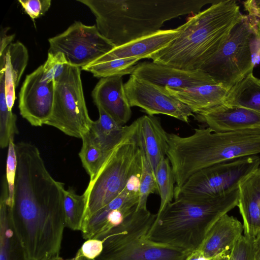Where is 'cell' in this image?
Here are the masks:
<instances>
[{"label":"cell","instance_id":"obj_8","mask_svg":"<svg viewBox=\"0 0 260 260\" xmlns=\"http://www.w3.org/2000/svg\"><path fill=\"white\" fill-rule=\"evenodd\" d=\"M242 15L227 41L200 70L208 74L228 90L252 73L253 49L259 45L258 24Z\"/></svg>","mask_w":260,"mask_h":260},{"label":"cell","instance_id":"obj_25","mask_svg":"<svg viewBox=\"0 0 260 260\" xmlns=\"http://www.w3.org/2000/svg\"><path fill=\"white\" fill-rule=\"evenodd\" d=\"M99 118L93 121L89 133L105 152L112 150L122 137L125 126L116 122L102 108L98 107Z\"/></svg>","mask_w":260,"mask_h":260},{"label":"cell","instance_id":"obj_12","mask_svg":"<svg viewBox=\"0 0 260 260\" xmlns=\"http://www.w3.org/2000/svg\"><path fill=\"white\" fill-rule=\"evenodd\" d=\"M131 107H138L149 115L164 114L186 123L194 116L192 110L165 87L131 75L124 84Z\"/></svg>","mask_w":260,"mask_h":260},{"label":"cell","instance_id":"obj_23","mask_svg":"<svg viewBox=\"0 0 260 260\" xmlns=\"http://www.w3.org/2000/svg\"><path fill=\"white\" fill-rule=\"evenodd\" d=\"M0 67L5 70V86L8 108L12 111L16 99L15 88L27 66L28 59L26 47L19 41L10 44L0 53Z\"/></svg>","mask_w":260,"mask_h":260},{"label":"cell","instance_id":"obj_35","mask_svg":"<svg viewBox=\"0 0 260 260\" xmlns=\"http://www.w3.org/2000/svg\"><path fill=\"white\" fill-rule=\"evenodd\" d=\"M25 12L34 20L43 15L50 8L51 0H19Z\"/></svg>","mask_w":260,"mask_h":260},{"label":"cell","instance_id":"obj_19","mask_svg":"<svg viewBox=\"0 0 260 260\" xmlns=\"http://www.w3.org/2000/svg\"><path fill=\"white\" fill-rule=\"evenodd\" d=\"M0 260H30L14 225L5 176L2 181L0 197Z\"/></svg>","mask_w":260,"mask_h":260},{"label":"cell","instance_id":"obj_9","mask_svg":"<svg viewBox=\"0 0 260 260\" xmlns=\"http://www.w3.org/2000/svg\"><path fill=\"white\" fill-rule=\"evenodd\" d=\"M79 67L68 64L54 81L52 113L45 124L64 134L81 138L92 125L84 99Z\"/></svg>","mask_w":260,"mask_h":260},{"label":"cell","instance_id":"obj_41","mask_svg":"<svg viewBox=\"0 0 260 260\" xmlns=\"http://www.w3.org/2000/svg\"><path fill=\"white\" fill-rule=\"evenodd\" d=\"M43 260H74V258H70V259H63L62 257H60L59 255H58V256H52V257L47 258L46 259H43Z\"/></svg>","mask_w":260,"mask_h":260},{"label":"cell","instance_id":"obj_20","mask_svg":"<svg viewBox=\"0 0 260 260\" xmlns=\"http://www.w3.org/2000/svg\"><path fill=\"white\" fill-rule=\"evenodd\" d=\"M237 206L243 221L244 235L254 237L260 232V171L252 172L239 184Z\"/></svg>","mask_w":260,"mask_h":260},{"label":"cell","instance_id":"obj_40","mask_svg":"<svg viewBox=\"0 0 260 260\" xmlns=\"http://www.w3.org/2000/svg\"><path fill=\"white\" fill-rule=\"evenodd\" d=\"M74 260H87V258L83 256L80 251L78 250L75 257L74 258Z\"/></svg>","mask_w":260,"mask_h":260},{"label":"cell","instance_id":"obj_26","mask_svg":"<svg viewBox=\"0 0 260 260\" xmlns=\"http://www.w3.org/2000/svg\"><path fill=\"white\" fill-rule=\"evenodd\" d=\"M86 209V199L84 193L79 195L72 188L65 189L63 210L66 227L81 231Z\"/></svg>","mask_w":260,"mask_h":260},{"label":"cell","instance_id":"obj_16","mask_svg":"<svg viewBox=\"0 0 260 260\" xmlns=\"http://www.w3.org/2000/svg\"><path fill=\"white\" fill-rule=\"evenodd\" d=\"M92 97L97 108H102L119 124L123 126L130 119L131 107L121 76L101 78L92 91Z\"/></svg>","mask_w":260,"mask_h":260},{"label":"cell","instance_id":"obj_17","mask_svg":"<svg viewBox=\"0 0 260 260\" xmlns=\"http://www.w3.org/2000/svg\"><path fill=\"white\" fill-rule=\"evenodd\" d=\"M243 231V225L236 218L224 214L212 226L198 249L205 257L215 260L230 252Z\"/></svg>","mask_w":260,"mask_h":260},{"label":"cell","instance_id":"obj_6","mask_svg":"<svg viewBox=\"0 0 260 260\" xmlns=\"http://www.w3.org/2000/svg\"><path fill=\"white\" fill-rule=\"evenodd\" d=\"M141 148L136 119L125 126L120 140L95 177L90 180L84 192L86 199L84 221L119 196L132 177L140 175Z\"/></svg>","mask_w":260,"mask_h":260},{"label":"cell","instance_id":"obj_36","mask_svg":"<svg viewBox=\"0 0 260 260\" xmlns=\"http://www.w3.org/2000/svg\"><path fill=\"white\" fill-rule=\"evenodd\" d=\"M103 241L101 239H89L83 243L79 250L86 258L95 259L103 251Z\"/></svg>","mask_w":260,"mask_h":260},{"label":"cell","instance_id":"obj_43","mask_svg":"<svg viewBox=\"0 0 260 260\" xmlns=\"http://www.w3.org/2000/svg\"><path fill=\"white\" fill-rule=\"evenodd\" d=\"M258 38L260 43V21L258 24Z\"/></svg>","mask_w":260,"mask_h":260},{"label":"cell","instance_id":"obj_30","mask_svg":"<svg viewBox=\"0 0 260 260\" xmlns=\"http://www.w3.org/2000/svg\"><path fill=\"white\" fill-rule=\"evenodd\" d=\"M155 176L160 198L158 211L160 212L174 198L175 180L171 164L167 157L162 159L158 164Z\"/></svg>","mask_w":260,"mask_h":260},{"label":"cell","instance_id":"obj_33","mask_svg":"<svg viewBox=\"0 0 260 260\" xmlns=\"http://www.w3.org/2000/svg\"><path fill=\"white\" fill-rule=\"evenodd\" d=\"M17 167V159L14 139L10 140L6 161L5 177L8 187V203L11 206L14 199L15 181Z\"/></svg>","mask_w":260,"mask_h":260},{"label":"cell","instance_id":"obj_5","mask_svg":"<svg viewBox=\"0 0 260 260\" xmlns=\"http://www.w3.org/2000/svg\"><path fill=\"white\" fill-rule=\"evenodd\" d=\"M260 153V131L216 133L194 129L189 136L168 134L167 156L174 173L175 190L193 174L215 164Z\"/></svg>","mask_w":260,"mask_h":260},{"label":"cell","instance_id":"obj_4","mask_svg":"<svg viewBox=\"0 0 260 260\" xmlns=\"http://www.w3.org/2000/svg\"><path fill=\"white\" fill-rule=\"evenodd\" d=\"M239 196L238 187L217 197H178L157 212L146 237L191 253L214 223L237 206Z\"/></svg>","mask_w":260,"mask_h":260},{"label":"cell","instance_id":"obj_45","mask_svg":"<svg viewBox=\"0 0 260 260\" xmlns=\"http://www.w3.org/2000/svg\"><path fill=\"white\" fill-rule=\"evenodd\" d=\"M87 260H95V259H87Z\"/></svg>","mask_w":260,"mask_h":260},{"label":"cell","instance_id":"obj_31","mask_svg":"<svg viewBox=\"0 0 260 260\" xmlns=\"http://www.w3.org/2000/svg\"><path fill=\"white\" fill-rule=\"evenodd\" d=\"M156 191H158V186L155 176L147 159L142 142L139 201L136 209L147 208V201L149 196Z\"/></svg>","mask_w":260,"mask_h":260},{"label":"cell","instance_id":"obj_27","mask_svg":"<svg viewBox=\"0 0 260 260\" xmlns=\"http://www.w3.org/2000/svg\"><path fill=\"white\" fill-rule=\"evenodd\" d=\"M82 145L79 152L83 167L93 179L103 166L110 152H105L93 141L89 132L81 138Z\"/></svg>","mask_w":260,"mask_h":260},{"label":"cell","instance_id":"obj_39","mask_svg":"<svg viewBox=\"0 0 260 260\" xmlns=\"http://www.w3.org/2000/svg\"><path fill=\"white\" fill-rule=\"evenodd\" d=\"M252 260H260V232L252 240Z\"/></svg>","mask_w":260,"mask_h":260},{"label":"cell","instance_id":"obj_29","mask_svg":"<svg viewBox=\"0 0 260 260\" xmlns=\"http://www.w3.org/2000/svg\"><path fill=\"white\" fill-rule=\"evenodd\" d=\"M0 146L8 147L10 140L18 133L16 125L17 117L8 108L5 86V70L0 68Z\"/></svg>","mask_w":260,"mask_h":260},{"label":"cell","instance_id":"obj_13","mask_svg":"<svg viewBox=\"0 0 260 260\" xmlns=\"http://www.w3.org/2000/svg\"><path fill=\"white\" fill-rule=\"evenodd\" d=\"M43 74L42 64L26 76L19 94L20 114L35 126L45 124L53 105L54 81L43 80Z\"/></svg>","mask_w":260,"mask_h":260},{"label":"cell","instance_id":"obj_11","mask_svg":"<svg viewBox=\"0 0 260 260\" xmlns=\"http://www.w3.org/2000/svg\"><path fill=\"white\" fill-rule=\"evenodd\" d=\"M48 42V52L62 53L69 64L81 69L115 47L100 33L96 25H86L80 21H75Z\"/></svg>","mask_w":260,"mask_h":260},{"label":"cell","instance_id":"obj_44","mask_svg":"<svg viewBox=\"0 0 260 260\" xmlns=\"http://www.w3.org/2000/svg\"><path fill=\"white\" fill-rule=\"evenodd\" d=\"M258 170L260 171V163H259V167H258Z\"/></svg>","mask_w":260,"mask_h":260},{"label":"cell","instance_id":"obj_24","mask_svg":"<svg viewBox=\"0 0 260 260\" xmlns=\"http://www.w3.org/2000/svg\"><path fill=\"white\" fill-rule=\"evenodd\" d=\"M260 113V79L251 73L228 92L224 104Z\"/></svg>","mask_w":260,"mask_h":260},{"label":"cell","instance_id":"obj_18","mask_svg":"<svg viewBox=\"0 0 260 260\" xmlns=\"http://www.w3.org/2000/svg\"><path fill=\"white\" fill-rule=\"evenodd\" d=\"M178 27L160 29L150 35L133 41L112 50L95 60L103 61L125 58H148L166 47L176 37Z\"/></svg>","mask_w":260,"mask_h":260},{"label":"cell","instance_id":"obj_15","mask_svg":"<svg viewBox=\"0 0 260 260\" xmlns=\"http://www.w3.org/2000/svg\"><path fill=\"white\" fill-rule=\"evenodd\" d=\"M196 115L214 132L260 131V113L242 107L221 104Z\"/></svg>","mask_w":260,"mask_h":260},{"label":"cell","instance_id":"obj_10","mask_svg":"<svg viewBox=\"0 0 260 260\" xmlns=\"http://www.w3.org/2000/svg\"><path fill=\"white\" fill-rule=\"evenodd\" d=\"M260 156H243L213 165L191 176L174 199L182 196L217 197L239 187L240 182L258 169Z\"/></svg>","mask_w":260,"mask_h":260},{"label":"cell","instance_id":"obj_14","mask_svg":"<svg viewBox=\"0 0 260 260\" xmlns=\"http://www.w3.org/2000/svg\"><path fill=\"white\" fill-rule=\"evenodd\" d=\"M131 75L156 85L174 89L217 83L201 70H184L153 61L135 65Z\"/></svg>","mask_w":260,"mask_h":260},{"label":"cell","instance_id":"obj_1","mask_svg":"<svg viewBox=\"0 0 260 260\" xmlns=\"http://www.w3.org/2000/svg\"><path fill=\"white\" fill-rule=\"evenodd\" d=\"M17 167L11 207L15 229L30 260L59 255L65 226L64 184L47 170L36 146L15 144Z\"/></svg>","mask_w":260,"mask_h":260},{"label":"cell","instance_id":"obj_7","mask_svg":"<svg viewBox=\"0 0 260 260\" xmlns=\"http://www.w3.org/2000/svg\"><path fill=\"white\" fill-rule=\"evenodd\" d=\"M156 214L136 209L119 225L99 239L103 250L95 260H185L191 253L147 238Z\"/></svg>","mask_w":260,"mask_h":260},{"label":"cell","instance_id":"obj_32","mask_svg":"<svg viewBox=\"0 0 260 260\" xmlns=\"http://www.w3.org/2000/svg\"><path fill=\"white\" fill-rule=\"evenodd\" d=\"M68 64L64 55L61 52L48 53L47 59L43 64V80L51 82L57 80L62 74Z\"/></svg>","mask_w":260,"mask_h":260},{"label":"cell","instance_id":"obj_42","mask_svg":"<svg viewBox=\"0 0 260 260\" xmlns=\"http://www.w3.org/2000/svg\"><path fill=\"white\" fill-rule=\"evenodd\" d=\"M230 253L218 257L215 260H229Z\"/></svg>","mask_w":260,"mask_h":260},{"label":"cell","instance_id":"obj_34","mask_svg":"<svg viewBox=\"0 0 260 260\" xmlns=\"http://www.w3.org/2000/svg\"><path fill=\"white\" fill-rule=\"evenodd\" d=\"M253 238L242 236L231 250L229 260H252Z\"/></svg>","mask_w":260,"mask_h":260},{"label":"cell","instance_id":"obj_37","mask_svg":"<svg viewBox=\"0 0 260 260\" xmlns=\"http://www.w3.org/2000/svg\"><path fill=\"white\" fill-rule=\"evenodd\" d=\"M248 16L255 21H260V0H249L244 2Z\"/></svg>","mask_w":260,"mask_h":260},{"label":"cell","instance_id":"obj_21","mask_svg":"<svg viewBox=\"0 0 260 260\" xmlns=\"http://www.w3.org/2000/svg\"><path fill=\"white\" fill-rule=\"evenodd\" d=\"M137 120L144 150L155 175L158 164L167 156L168 133L162 127L159 120L154 116L143 115Z\"/></svg>","mask_w":260,"mask_h":260},{"label":"cell","instance_id":"obj_38","mask_svg":"<svg viewBox=\"0 0 260 260\" xmlns=\"http://www.w3.org/2000/svg\"><path fill=\"white\" fill-rule=\"evenodd\" d=\"M9 29L8 28H4L2 29L1 35V43H0V53H2L7 47L12 43L14 35H7L6 32Z\"/></svg>","mask_w":260,"mask_h":260},{"label":"cell","instance_id":"obj_2","mask_svg":"<svg viewBox=\"0 0 260 260\" xmlns=\"http://www.w3.org/2000/svg\"><path fill=\"white\" fill-rule=\"evenodd\" d=\"M220 0H77L95 16L100 33L118 47L160 30L179 16Z\"/></svg>","mask_w":260,"mask_h":260},{"label":"cell","instance_id":"obj_3","mask_svg":"<svg viewBox=\"0 0 260 260\" xmlns=\"http://www.w3.org/2000/svg\"><path fill=\"white\" fill-rule=\"evenodd\" d=\"M242 16L236 1L220 0L189 17L178 27L175 39L149 58L179 69L200 70L227 41Z\"/></svg>","mask_w":260,"mask_h":260},{"label":"cell","instance_id":"obj_28","mask_svg":"<svg viewBox=\"0 0 260 260\" xmlns=\"http://www.w3.org/2000/svg\"><path fill=\"white\" fill-rule=\"evenodd\" d=\"M140 59L139 58H125L103 61L95 60L81 68V70L90 72L97 78L116 76L122 77L132 74L135 63Z\"/></svg>","mask_w":260,"mask_h":260},{"label":"cell","instance_id":"obj_22","mask_svg":"<svg viewBox=\"0 0 260 260\" xmlns=\"http://www.w3.org/2000/svg\"><path fill=\"white\" fill-rule=\"evenodd\" d=\"M166 88L196 114L224 104L229 92L216 82L182 89Z\"/></svg>","mask_w":260,"mask_h":260}]
</instances>
